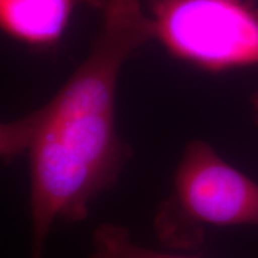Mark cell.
I'll list each match as a JSON object with an SVG mask.
<instances>
[{"mask_svg": "<svg viewBox=\"0 0 258 258\" xmlns=\"http://www.w3.org/2000/svg\"><path fill=\"white\" fill-rule=\"evenodd\" d=\"M102 9L89 55L59 92L0 128L3 160L22 154L29 159V258H44L55 221L85 220L92 202L117 183L129 158L116 131V86L125 60L154 38V28L139 0H104Z\"/></svg>", "mask_w": 258, "mask_h": 258, "instance_id": "cell-1", "label": "cell"}, {"mask_svg": "<svg viewBox=\"0 0 258 258\" xmlns=\"http://www.w3.org/2000/svg\"><path fill=\"white\" fill-rule=\"evenodd\" d=\"M154 232L171 249L202 244L206 226L258 227V184L222 159L208 143L185 146L172 192L158 206Z\"/></svg>", "mask_w": 258, "mask_h": 258, "instance_id": "cell-2", "label": "cell"}, {"mask_svg": "<svg viewBox=\"0 0 258 258\" xmlns=\"http://www.w3.org/2000/svg\"><path fill=\"white\" fill-rule=\"evenodd\" d=\"M154 38L208 71L258 66V11L243 0H148Z\"/></svg>", "mask_w": 258, "mask_h": 258, "instance_id": "cell-3", "label": "cell"}, {"mask_svg": "<svg viewBox=\"0 0 258 258\" xmlns=\"http://www.w3.org/2000/svg\"><path fill=\"white\" fill-rule=\"evenodd\" d=\"M76 0H0V22L12 37L35 46L59 40Z\"/></svg>", "mask_w": 258, "mask_h": 258, "instance_id": "cell-4", "label": "cell"}, {"mask_svg": "<svg viewBox=\"0 0 258 258\" xmlns=\"http://www.w3.org/2000/svg\"><path fill=\"white\" fill-rule=\"evenodd\" d=\"M89 258H196L147 249L137 244L124 226L104 222L92 233Z\"/></svg>", "mask_w": 258, "mask_h": 258, "instance_id": "cell-5", "label": "cell"}, {"mask_svg": "<svg viewBox=\"0 0 258 258\" xmlns=\"http://www.w3.org/2000/svg\"><path fill=\"white\" fill-rule=\"evenodd\" d=\"M257 106H258V103H257Z\"/></svg>", "mask_w": 258, "mask_h": 258, "instance_id": "cell-6", "label": "cell"}]
</instances>
